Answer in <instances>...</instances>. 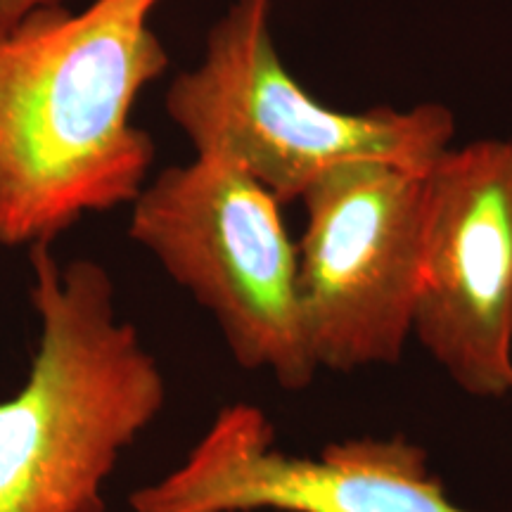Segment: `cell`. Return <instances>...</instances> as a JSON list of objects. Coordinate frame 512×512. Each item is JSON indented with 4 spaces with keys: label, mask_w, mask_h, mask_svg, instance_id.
I'll use <instances>...</instances> for the list:
<instances>
[{
    "label": "cell",
    "mask_w": 512,
    "mask_h": 512,
    "mask_svg": "<svg viewBox=\"0 0 512 512\" xmlns=\"http://www.w3.org/2000/svg\"><path fill=\"white\" fill-rule=\"evenodd\" d=\"M159 3L55 5L0 34V247L53 242L147 185L155 140L133 107L169 67Z\"/></svg>",
    "instance_id": "6da1fadb"
},
{
    "label": "cell",
    "mask_w": 512,
    "mask_h": 512,
    "mask_svg": "<svg viewBox=\"0 0 512 512\" xmlns=\"http://www.w3.org/2000/svg\"><path fill=\"white\" fill-rule=\"evenodd\" d=\"M29 264L41 332L27 382L0 401V512H102L121 453L162 413V368L98 261L60 264L41 242Z\"/></svg>",
    "instance_id": "7a4b0ae2"
},
{
    "label": "cell",
    "mask_w": 512,
    "mask_h": 512,
    "mask_svg": "<svg viewBox=\"0 0 512 512\" xmlns=\"http://www.w3.org/2000/svg\"><path fill=\"white\" fill-rule=\"evenodd\" d=\"M271 17L273 0H233L200 64L171 81L166 114L195 155L238 164L287 204L335 166L382 159L427 171L451 147L456 114L439 102L366 112L320 105L280 60Z\"/></svg>",
    "instance_id": "3957f363"
},
{
    "label": "cell",
    "mask_w": 512,
    "mask_h": 512,
    "mask_svg": "<svg viewBox=\"0 0 512 512\" xmlns=\"http://www.w3.org/2000/svg\"><path fill=\"white\" fill-rule=\"evenodd\" d=\"M131 207L128 235L214 316L235 361L292 392L309 387L318 366L283 202L238 164L195 155L152 178Z\"/></svg>",
    "instance_id": "277c9868"
},
{
    "label": "cell",
    "mask_w": 512,
    "mask_h": 512,
    "mask_svg": "<svg viewBox=\"0 0 512 512\" xmlns=\"http://www.w3.org/2000/svg\"><path fill=\"white\" fill-rule=\"evenodd\" d=\"M297 285L318 370L401 361L413 337L425 171L366 159L325 171L299 197Z\"/></svg>",
    "instance_id": "5b68a950"
},
{
    "label": "cell",
    "mask_w": 512,
    "mask_h": 512,
    "mask_svg": "<svg viewBox=\"0 0 512 512\" xmlns=\"http://www.w3.org/2000/svg\"><path fill=\"white\" fill-rule=\"evenodd\" d=\"M413 337L465 394H512V140L451 145L425 171Z\"/></svg>",
    "instance_id": "8992f818"
},
{
    "label": "cell",
    "mask_w": 512,
    "mask_h": 512,
    "mask_svg": "<svg viewBox=\"0 0 512 512\" xmlns=\"http://www.w3.org/2000/svg\"><path fill=\"white\" fill-rule=\"evenodd\" d=\"M472 512L448 498L427 453L406 437L332 441L311 456L275 448L264 411L233 403L128 512Z\"/></svg>",
    "instance_id": "52a82bcc"
},
{
    "label": "cell",
    "mask_w": 512,
    "mask_h": 512,
    "mask_svg": "<svg viewBox=\"0 0 512 512\" xmlns=\"http://www.w3.org/2000/svg\"><path fill=\"white\" fill-rule=\"evenodd\" d=\"M55 5H67V0H0V34L17 27L31 12Z\"/></svg>",
    "instance_id": "ba28073f"
}]
</instances>
